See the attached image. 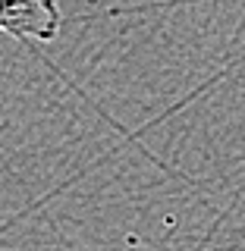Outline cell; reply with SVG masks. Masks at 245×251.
Returning <instances> with one entry per match:
<instances>
[{"instance_id": "obj_1", "label": "cell", "mask_w": 245, "mask_h": 251, "mask_svg": "<svg viewBox=\"0 0 245 251\" xmlns=\"http://www.w3.org/2000/svg\"><path fill=\"white\" fill-rule=\"evenodd\" d=\"M63 13L57 0H0V31L28 41H54Z\"/></svg>"}]
</instances>
